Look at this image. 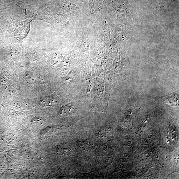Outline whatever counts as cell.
<instances>
[{
	"mask_svg": "<svg viewBox=\"0 0 179 179\" xmlns=\"http://www.w3.org/2000/svg\"><path fill=\"white\" fill-rule=\"evenodd\" d=\"M112 6L116 10L117 17L124 22H128L132 19L130 10L121 0H113Z\"/></svg>",
	"mask_w": 179,
	"mask_h": 179,
	"instance_id": "cell-1",
	"label": "cell"
},
{
	"mask_svg": "<svg viewBox=\"0 0 179 179\" xmlns=\"http://www.w3.org/2000/svg\"><path fill=\"white\" fill-rule=\"evenodd\" d=\"M72 108L66 107H63L59 111L60 116H64L69 114L71 112Z\"/></svg>",
	"mask_w": 179,
	"mask_h": 179,
	"instance_id": "cell-2",
	"label": "cell"
}]
</instances>
